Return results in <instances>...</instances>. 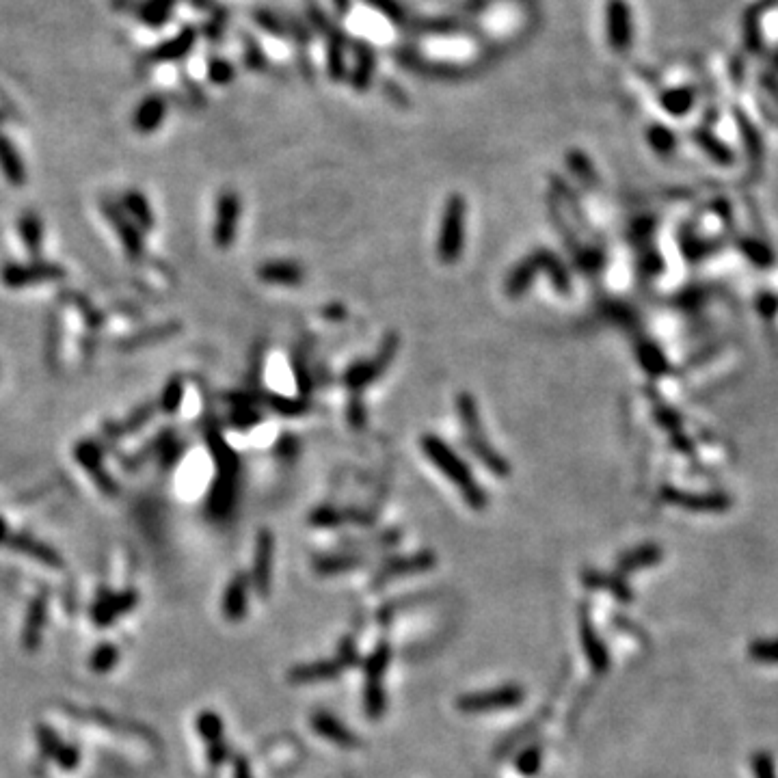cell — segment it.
Listing matches in <instances>:
<instances>
[{"instance_id": "1", "label": "cell", "mask_w": 778, "mask_h": 778, "mask_svg": "<svg viewBox=\"0 0 778 778\" xmlns=\"http://www.w3.org/2000/svg\"><path fill=\"white\" fill-rule=\"evenodd\" d=\"M420 444H422L424 454L437 465L439 472L448 476L454 485L459 487V491L465 495L469 506L482 508L487 504V495L482 493L480 487L476 485L474 474L469 472V467L463 463L461 456L456 454L444 439H439L435 435H424Z\"/></svg>"}, {"instance_id": "2", "label": "cell", "mask_w": 778, "mask_h": 778, "mask_svg": "<svg viewBox=\"0 0 778 778\" xmlns=\"http://www.w3.org/2000/svg\"><path fill=\"white\" fill-rule=\"evenodd\" d=\"M456 411H459V418L465 431V444L474 452L476 459L482 465H487L493 474L498 476L511 474V465H508L504 456H500V452L489 444L487 435L482 433V422H480V413L474 396L467 392H461L456 396Z\"/></svg>"}, {"instance_id": "3", "label": "cell", "mask_w": 778, "mask_h": 778, "mask_svg": "<svg viewBox=\"0 0 778 778\" xmlns=\"http://www.w3.org/2000/svg\"><path fill=\"white\" fill-rule=\"evenodd\" d=\"M206 441L208 448L212 450L214 461H217V485L212 489V508L219 513H225L227 508L234 504L236 498V485H238V472H240V461L230 448V444L223 439L221 431L217 426L206 428Z\"/></svg>"}, {"instance_id": "4", "label": "cell", "mask_w": 778, "mask_h": 778, "mask_svg": "<svg viewBox=\"0 0 778 778\" xmlns=\"http://www.w3.org/2000/svg\"><path fill=\"white\" fill-rule=\"evenodd\" d=\"M539 271H547L549 279H552V284L562 294L569 292L571 279H569V273H567L565 264H562L552 251L539 249V251H534L532 256H528L526 260H523L521 264H517L513 268V273L508 275V281H506L508 297H513V299L523 297V292L530 288V284H532L536 273H539Z\"/></svg>"}, {"instance_id": "5", "label": "cell", "mask_w": 778, "mask_h": 778, "mask_svg": "<svg viewBox=\"0 0 778 778\" xmlns=\"http://www.w3.org/2000/svg\"><path fill=\"white\" fill-rule=\"evenodd\" d=\"M465 214L467 204L465 199L454 193L448 197L444 217H441V230H439V243H437V256L444 264H456L463 253L465 245Z\"/></svg>"}, {"instance_id": "6", "label": "cell", "mask_w": 778, "mask_h": 778, "mask_svg": "<svg viewBox=\"0 0 778 778\" xmlns=\"http://www.w3.org/2000/svg\"><path fill=\"white\" fill-rule=\"evenodd\" d=\"M398 344H400L398 335L387 333L377 357L368 359V361H357V364H353L344 372V385L351 389L355 396L361 392V389L372 385L394 361V357L398 353Z\"/></svg>"}, {"instance_id": "7", "label": "cell", "mask_w": 778, "mask_h": 778, "mask_svg": "<svg viewBox=\"0 0 778 778\" xmlns=\"http://www.w3.org/2000/svg\"><path fill=\"white\" fill-rule=\"evenodd\" d=\"M3 284L9 288H24L44 281H57L63 277V268L48 262H29V264H7L3 268Z\"/></svg>"}, {"instance_id": "8", "label": "cell", "mask_w": 778, "mask_h": 778, "mask_svg": "<svg viewBox=\"0 0 778 778\" xmlns=\"http://www.w3.org/2000/svg\"><path fill=\"white\" fill-rule=\"evenodd\" d=\"M606 31L608 42L616 52L629 50L634 42V20L632 9L625 0H610L606 7Z\"/></svg>"}, {"instance_id": "9", "label": "cell", "mask_w": 778, "mask_h": 778, "mask_svg": "<svg viewBox=\"0 0 778 778\" xmlns=\"http://www.w3.org/2000/svg\"><path fill=\"white\" fill-rule=\"evenodd\" d=\"M240 219V199L234 191L221 193L217 201V219H214V243L219 249H230L236 238Z\"/></svg>"}, {"instance_id": "10", "label": "cell", "mask_w": 778, "mask_h": 778, "mask_svg": "<svg viewBox=\"0 0 778 778\" xmlns=\"http://www.w3.org/2000/svg\"><path fill=\"white\" fill-rule=\"evenodd\" d=\"M104 214L113 223L119 238H122L128 258H132V260L141 258L143 256V232L126 217V212L122 210V206L106 204L104 206Z\"/></svg>"}, {"instance_id": "11", "label": "cell", "mask_w": 778, "mask_h": 778, "mask_svg": "<svg viewBox=\"0 0 778 778\" xmlns=\"http://www.w3.org/2000/svg\"><path fill=\"white\" fill-rule=\"evenodd\" d=\"M258 277L266 281V284H275V286H301L305 273L297 262L277 260V262L262 264L258 268Z\"/></svg>"}, {"instance_id": "12", "label": "cell", "mask_w": 778, "mask_h": 778, "mask_svg": "<svg viewBox=\"0 0 778 778\" xmlns=\"http://www.w3.org/2000/svg\"><path fill=\"white\" fill-rule=\"evenodd\" d=\"M165 115H167V102L160 96H150L137 106V111H134V117H132V126H134V130L150 134V132L160 128Z\"/></svg>"}, {"instance_id": "13", "label": "cell", "mask_w": 778, "mask_h": 778, "mask_svg": "<svg viewBox=\"0 0 778 778\" xmlns=\"http://www.w3.org/2000/svg\"><path fill=\"white\" fill-rule=\"evenodd\" d=\"M0 171H3V176L11 184L20 186L26 182V167L22 163L18 150L13 147V143L5 137V134H0Z\"/></svg>"}, {"instance_id": "14", "label": "cell", "mask_w": 778, "mask_h": 778, "mask_svg": "<svg viewBox=\"0 0 778 778\" xmlns=\"http://www.w3.org/2000/svg\"><path fill=\"white\" fill-rule=\"evenodd\" d=\"M774 5H776V0H759V3L748 7V11L744 13L742 29H744V39H746L750 50H757L761 46V22H763V16H766V11H770Z\"/></svg>"}, {"instance_id": "15", "label": "cell", "mask_w": 778, "mask_h": 778, "mask_svg": "<svg viewBox=\"0 0 778 778\" xmlns=\"http://www.w3.org/2000/svg\"><path fill=\"white\" fill-rule=\"evenodd\" d=\"M122 210L126 212V217L139 227L141 232L152 230L154 212L141 193H126L122 199Z\"/></svg>"}, {"instance_id": "16", "label": "cell", "mask_w": 778, "mask_h": 778, "mask_svg": "<svg viewBox=\"0 0 778 778\" xmlns=\"http://www.w3.org/2000/svg\"><path fill=\"white\" fill-rule=\"evenodd\" d=\"M18 227H20V236L24 240L26 249H29L33 256H37V253L42 251V243H44L42 219H39L35 212H24L20 217Z\"/></svg>"}, {"instance_id": "17", "label": "cell", "mask_w": 778, "mask_h": 778, "mask_svg": "<svg viewBox=\"0 0 778 778\" xmlns=\"http://www.w3.org/2000/svg\"><path fill=\"white\" fill-rule=\"evenodd\" d=\"M193 42H195V33L193 31H184L176 39H169V42H165L163 46L156 48L152 52V59L154 61H176V59L184 57L186 52L191 50Z\"/></svg>"}, {"instance_id": "18", "label": "cell", "mask_w": 778, "mask_h": 778, "mask_svg": "<svg viewBox=\"0 0 778 778\" xmlns=\"http://www.w3.org/2000/svg\"><path fill=\"white\" fill-rule=\"evenodd\" d=\"M76 456H78V461L85 465V469L89 467L91 472L96 474L98 482L104 480V487L113 485L111 478L106 476L104 467H102V452H100V448H98L96 444H93V441H83V444H80V446L76 448Z\"/></svg>"}, {"instance_id": "19", "label": "cell", "mask_w": 778, "mask_h": 778, "mask_svg": "<svg viewBox=\"0 0 778 778\" xmlns=\"http://www.w3.org/2000/svg\"><path fill=\"white\" fill-rule=\"evenodd\" d=\"M173 7H176V0H145L139 7V16L145 24L163 26L169 20Z\"/></svg>"}, {"instance_id": "20", "label": "cell", "mask_w": 778, "mask_h": 778, "mask_svg": "<svg viewBox=\"0 0 778 778\" xmlns=\"http://www.w3.org/2000/svg\"><path fill=\"white\" fill-rule=\"evenodd\" d=\"M748 655L761 664H778V638L755 640L748 647Z\"/></svg>"}, {"instance_id": "21", "label": "cell", "mask_w": 778, "mask_h": 778, "mask_svg": "<svg viewBox=\"0 0 778 778\" xmlns=\"http://www.w3.org/2000/svg\"><path fill=\"white\" fill-rule=\"evenodd\" d=\"M268 405H271L275 411H279L281 415H286V418H297V415H301L305 409H307V402L303 398H284V396H271L266 398Z\"/></svg>"}, {"instance_id": "22", "label": "cell", "mask_w": 778, "mask_h": 778, "mask_svg": "<svg viewBox=\"0 0 778 778\" xmlns=\"http://www.w3.org/2000/svg\"><path fill=\"white\" fill-rule=\"evenodd\" d=\"M182 396H184L182 381L180 379H171L169 385L165 387V392H163V409L167 413L178 411L180 405H182Z\"/></svg>"}, {"instance_id": "23", "label": "cell", "mask_w": 778, "mask_h": 778, "mask_svg": "<svg viewBox=\"0 0 778 778\" xmlns=\"http://www.w3.org/2000/svg\"><path fill=\"white\" fill-rule=\"evenodd\" d=\"M208 74H210L212 83L223 85V83H227V80H232L234 70H232V65H230V63H225V61H212Z\"/></svg>"}, {"instance_id": "24", "label": "cell", "mask_w": 778, "mask_h": 778, "mask_svg": "<svg viewBox=\"0 0 778 778\" xmlns=\"http://www.w3.org/2000/svg\"><path fill=\"white\" fill-rule=\"evenodd\" d=\"M664 106L673 113H681L690 106V93L688 91H673L664 96Z\"/></svg>"}, {"instance_id": "25", "label": "cell", "mask_w": 778, "mask_h": 778, "mask_svg": "<svg viewBox=\"0 0 778 778\" xmlns=\"http://www.w3.org/2000/svg\"><path fill=\"white\" fill-rule=\"evenodd\" d=\"M753 770H755V776H757V778H776L772 757L766 755V753L755 755V759H753Z\"/></svg>"}, {"instance_id": "26", "label": "cell", "mask_w": 778, "mask_h": 778, "mask_svg": "<svg viewBox=\"0 0 778 778\" xmlns=\"http://www.w3.org/2000/svg\"><path fill=\"white\" fill-rule=\"evenodd\" d=\"M348 420L357 428L366 424V407L361 405L357 396L351 400V405H348Z\"/></svg>"}, {"instance_id": "27", "label": "cell", "mask_w": 778, "mask_h": 778, "mask_svg": "<svg viewBox=\"0 0 778 778\" xmlns=\"http://www.w3.org/2000/svg\"><path fill=\"white\" fill-rule=\"evenodd\" d=\"M325 318H346V307L342 305H333V307H325L323 312Z\"/></svg>"}]
</instances>
